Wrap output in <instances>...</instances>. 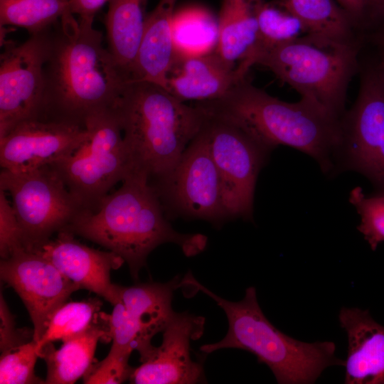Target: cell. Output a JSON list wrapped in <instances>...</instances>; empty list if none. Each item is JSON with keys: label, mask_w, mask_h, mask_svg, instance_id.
I'll list each match as a JSON object with an SVG mask.
<instances>
[{"label": "cell", "mask_w": 384, "mask_h": 384, "mask_svg": "<svg viewBox=\"0 0 384 384\" xmlns=\"http://www.w3.org/2000/svg\"><path fill=\"white\" fill-rule=\"evenodd\" d=\"M92 24L68 11L50 27L39 118L85 127L91 116L114 107L132 80Z\"/></svg>", "instance_id": "obj_1"}, {"label": "cell", "mask_w": 384, "mask_h": 384, "mask_svg": "<svg viewBox=\"0 0 384 384\" xmlns=\"http://www.w3.org/2000/svg\"><path fill=\"white\" fill-rule=\"evenodd\" d=\"M196 105L236 125L268 151L279 145L294 148L313 158L326 174L338 162L341 119L305 98L281 100L246 77L223 97Z\"/></svg>", "instance_id": "obj_2"}, {"label": "cell", "mask_w": 384, "mask_h": 384, "mask_svg": "<svg viewBox=\"0 0 384 384\" xmlns=\"http://www.w3.org/2000/svg\"><path fill=\"white\" fill-rule=\"evenodd\" d=\"M95 242L119 255L137 280L149 253L172 242L194 256L203 250L207 238L176 231L163 213L160 198L142 171H133L116 191L107 194L95 211L80 214L65 230Z\"/></svg>", "instance_id": "obj_3"}, {"label": "cell", "mask_w": 384, "mask_h": 384, "mask_svg": "<svg viewBox=\"0 0 384 384\" xmlns=\"http://www.w3.org/2000/svg\"><path fill=\"white\" fill-rule=\"evenodd\" d=\"M134 171L167 176L200 132L206 113L156 83L132 80L113 107Z\"/></svg>", "instance_id": "obj_4"}, {"label": "cell", "mask_w": 384, "mask_h": 384, "mask_svg": "<svg viewBox=\"0 0 384 384\" xmlns=\"http://www.w3.org/2000/svg\"><path fill=\"white\" fill-rule=\"evenodd\" d=\"M182 286L201 291L224 311L228 331L220 341L206 343L200 349L206 353L223 348H238L254 354L267 365L279 384L314 383L328 367L344 366L336 356L332 341L306 343L294 339L275 328L262 312L254 287L245 290L239 302H230L212 292L191 273L181 280Z\"/></svg>", "instance_id": "obj_5"}, {"label": "cell", "mask_w": 384, "mask_h": 384, "mask_svg": "<svg viewBox=\"0 0 384 384\" xmlns=\"http://www.w3.org/2000/svg\"><path fill=\"white\" fill-rule=\"evenodd\" d=\"M359 41L306 33L263 52L256 64L272 71L301 96L341 119L347 90L359 70Z\"/></svg>", "instance_id": "obj_6"}, {"label": "cell", "mask_w": 384, "mask_h": 384, "mask_svg": "<svg viewBox=\"0 0 384 384\" xmlns=\"http://www.w3.org/2000/svg\"><path fill=\"white\" fill-rule=\"evenodd\" d=\"M85 127L89 139L72 155L50 166L85 208L95 211L112 187L134 169L113 107L91 116Z\"/></svg>", "instance_id": "obj_7"}, {"label": "cell", "mask_w": 384, "mask_h": 384, "mask_svg": "<svg viewBox=\"0 0 384 384\" xmlns=\"http://www.w3.org/2000/svg\"><path fill=\"white\" fill-rule=\"evenodd\" d=\"M0 189L8 191L25 250H31L65 231L87 210L50 166L22 173L2 169Z\"/></svg>", "instance_id": "obj_8"}, {"label": "cell", "mask_w": 384, "mask_h": 384, "mask_svg": "<svg viewBox=\"0 0 384 384\" xmlns=\"http://www.w3.org/2000/svg\"><path fill=\"white\" fill-rule=\"evenodd\" d=\"M50 28L30 35L18 44L3 41L0 57V138L18 123L41 115Z\"/></svg>", "instance_id": "obj_9"}, {"label": "cell", "mask_w": 384, "mask_h": 384, "mask_svg": "<svg viewBox=\"0 0 384 384\" xmlns=\"http://www.w3.org/2000/svg\"><path fill=\"white\" fill-rule=\"evenodd\" d=\"M203 126L228 216L251 220L257 178L269 151L238 127L220 117L206 113Z\"/></svg>", "instance_id": "obj_10"}, {"label": "cell", "mask_w": 384, "mask_h": 384, "mask_svg": "<svg viewBox=\"0 0 384 384\" xmlns=\"http://www.w3.org/2000/svg\"><path fill=\"white\" fill-rule=\"evenodd\" d=\"M338 161L384 191V85L375 68L362 73L358 97L342 117Z\"/></svg>", "instance_id": "obj_11"}, {"label": "cell", "mask_w": 384, "mask_h": 384, "mask_svg": "<svg viewBox=\"0 0 384 384\" xmlns=\"http://www.w3.org/2000/svg\"><path fill=\"white\" fill-rule=\"evenodd\" d=\"M150 184L159 198H164L187 216L210 221L228 217L203 124L173 171Z\"/></svg>", "instance_id": "obj_12"}, {"label": "cell", "mask_w": 384, "mask_h": 384, "mask_svg": "<svg viewBox=\"0 0 384 384\" xmlns=\"http://www.w3.org/2000/svg\"><path fill=\"white\" fill-rule=\"evenodd\" d=\"M0 276L24 304L36 342L44 334L54 311L79 290L50 261L25 249L1 260Z\"/></svg>", "instance_id": "obj_13"}, {"label": "cell", "mask_w": 384, "mask_h": 384, "mask_svg": "<svg viewBox=\"0 0 384 384\" xmlns=\"http://www.w3.org/2000/svg\"><path fill=\"white\" fill-rule=\"evenodd\" d=\"M90 137L86 127L55 120H24L0 138L2 169L22 173L72 155Z\"/></svg>", "instance_id": "obj_14"}, {"label": "cell", "mask_w": 384, "mask_h": 384, "mask_svg": "<svg viewBox=\"0 0 384 384\" xmlns=\"http://www.w3.org/2000/svg\"><path fill=\"white\" fill-rule=\"evenodd\" d=\"M205 319L188 313H174L162 331V342L153 346L129 381L134 384H191L202 381L203 368L191 356V341L203 335Z\"/></svg>", "instance_id": "obj_15"}, {"label": "cell", "mask_w": 384, "mask_h": 384, "mask_svg": "<svg viewBox=\"0 0 384 384\" xmlns=\"http://www.w3.org/2000/svg\"><path fill=\"white\" fill-rule=\"evenodd\" d=\"M30 251L50 261L79 289L94 292L112 305L120 301V285L111 282L110 273L124 261L113 252L86 246L66 231Z\"/></svg>", "instance_id": "obj_16"}, {"label": "cell", "mask_w": 384, "mask_h": 384, "mask_svg": "<svg viewBox=\"0 0 384 384\" xmlns=\"http://www.w3.org/2000/svg\"><path fill=\"white\" fill-rule=\"evenodd\" d=\"M338 320L348 343L344 383L384 384V326L355 307H342Z\"/></svg>", "instance_id": "obj_17"}, {"label": "cell", "mask_w": 384, "mask_h": 384, "mask_svg": "<svg viewBox=\"0 0 384 384\" xmlns=\"http://www.w3.org/2000/svg\"><path fill=\"white\" fill-rule=\"evenodd\" d=\"M174 65H177L176 70L169 74L167 90L182 102L221 98L239 80L246 78L216 50L179 59Z\"/></svg>", "instance_id": "obj_18"}, {"label": "cell", "mask_w": 384, "mask_h": 384, "mask_svg": "<svg viewBox=\"0 0 384 384\" xmlns=\"http://www.w3.org/2000/svg\"><path fill=\"white\" fill-rule=\"evenodd\" d=\"M180 281L174 278L166 283L120 285V301L125 306L127 319L137 335V351L140 359L151 350L152 338L164 330L174 315L171 301L175 289L181 287Z\"/></svg>", "instance_id": "obj_19"}, {"label": "cell", "mask_w": 384, "mask_h": 384, "mask_svg": "<svg viewBox=\"0 0 384 384\" xmlns=\"http://www.w3.org/2000/svg\"><path fill=\"white\" fill-rule=\"evenodd\" d=\"M177 0H159L145 17L142 37L132 78L156 83L167 90L169 74L176 63L173 24Z\"/></svg>", "instance_id": "obj_20"}, {"label": "cell", "mask_w": 384, "mask_h": 384, "mask_svg": "<svg viewBox=\"0 0 384 384\" xmlns=\"http://www.w3.org/2000/svg\"><path fill=\"white\" fill-rule=\"evenodd\" d=\"M264 0H222L218 21L216 51L247 76L255 65L257 50L258 14Z\"/></svg>", "instance_id": "obj_21"}, {"label": "cell", "mask_w": 384, "mask_h": 384, "mask_svg": "<svg viewBox=\"0 0 384 384\" xmlns=\"http://www.w3.org/2000/svg\"><path fill=\"white\" fill-rule=\"evenodd\" d=\"M109 341L105 324L95 323L80 334L63 341L58 349L48 343L38 351L47 366L45 383L72 384L83 377L94 363L97 344Z\"/></svg>", "instance_id": "obj_22"}, {"label": "cell", "mask_w": 384, "mask_h": 384, "mask_svg": "<svg viewBox=\"0 0 384 384\" xmlns=\"http://www.w3.org/2000/svg\"><path fill=\"white\" fill-rule=\"evenodd\" d=\"M145 0H110L105 18L107 48L131 76L140 46Z\"/></svg>", "instance_id": "obj_23"}, {"label": "cell", "mask_w": 384, "mask_h": 384, "mask_svg": "<svg viewBox=\"0 0 384 384\" xmlns=\"http://www.w3.org/2000/svg\"><path fill=\"white\" fill-rule=\"evenodd\" d=\"M277 3L298 18L308 33L358 41L355 34L357 25L335 0H277Z\"/></svg>", "instance_id": "obj_24"}, {"label": "cell", "mask_w": 384, "mask_h": 384, "mask_svg": "<svg viewBox=\"0 0 384 384\" xmlns=\"http://www.w3.org/2000/svg\"><path fill=\"white\" fill-rule=\"evenodd\" d=\"M218 41V21L207 11L190 8L175 14L173 43L176 61L215 51Z\"/></svg>", "instance_id": "obj_25"}, {"label": "cell", "mask_w": 384, "mask_h": 384, "mask_svg": "<svg viewBox=\"0 0 384 384\" xmlns=\"http://www.w3.org/2000/svg\"><path fill=\"white\" fill-rule=\"evenodd\" d=\"M68 11L69 0H0V25L36 34L50 28Z\"/></svg>", "instance_id": "obj_26"}, {"label": "cell", "mask_w": 384, "mask_h": 384, "mask_svg": "<svg viewBox=\"0 0 384 384\" xmlns=\"http://www.w3.org/2000/svg\"><path fill=\"white\" fill-rule=\"evenodd\" d=\"M102 302L94 298L65 302L51 316L46 329L37 342V352L48 343L63 342L84 332L100 318Z\"/></svg>", "instance_id": "obj_27"}, {"label": "cell", "mask_w": 384, "mask_h": 384, "mask_svg": "<svg viewBox=\"0 0 384 384\" xmlns=\"http://www.w3.org/2000/svg\"><path fill=\"white\" fill-rule=\"evenodd\" d=\"M257 23L255 64L260 55L267 49L308 33L302 21L277 3L263 1L259 11Z\"/></svg>", "instance_id": "obj_28"}, {"label": "cell", "mask_w": 384, "mask_h": 384, "mask_svg": "<svg viewBox=\"0 0 384 384\" xmlns=\"http://www.w3.org/2000/svg\"><path fill=\"white\" fill-rule=\"evenodd\" d=\"M349 201L361 217L357 229L371 250H375L384 242V191L366 195L358 186L351 191Z\"/></svg>", "instance_id": "obj_29"}, {"label": "cell", "mask_w": 384, "mask_h": 384, "mask_svg": "<svg viewBox=\"0 0 384 384\" xmlns=\"http://www.w3.org/2000/svg\"><path fill=\"white\" fill-rule=\"evenodd\" d=\"M38 358L37 342L33 339L1 352L0 383H45L34 373Z\"/></svg>", "instance_id": "obj_30"}, {"label": "cell", "mask_w": 384, "mask_h": 384, "mask_svg": "<svg viewBox=\"0 0 384 384\" xmlns=\"http://www.w3.org/2000/svg\"><path fill=\"white\" fill-rule=\"evenodd\" d=\"M132 351L112 345L107 356L93 363L83 376L85 384H119L129 380L134 368L129 365Z\"/></svg>", "instance_id": "obj_31"}, {"label": "cell", "mask_w": 384, "mask_h": 384, "mask_svg": "<svg viewBox=\"0 0 384 384\" xmlns=\"http://www.w3.org/2000/svg\"><path fill=\"white\" fill-rule=\"evenodd\" d=\"M24 249L21 228L5 191L0 189V255L6 259Z\"/></svg>", "instance_id": "obj_32"}, {"label": "cell", "mask_w": 384, "mask_h": 384, "mask_svg": "<svg viewBox=\"0 0 384 384\" xmlns=\"http://www.w3.org/2000/svg\"><path fill=\"white\" fill-rule=\"evenodd\" d=\"M0 321L1 353L33 339V329L29 331L16 328L14 316L10 311L1 292L0 296Z\"/></svg>", "instance_id": "obj_33"}, {"label": "cell", "mask_w": 384, "mask_h": 384, "mask_svg": "<svg viewBox=\"0 0 384 384\" xmlns=\"http://www.w3.org/2000/svg\"><path fill=\"white\" fill-rule=\"evenodd\" d=\"M110 0H69L70 11L78 19L93 23L97 12Z\"/></svg>", "instance_id": "obj_34"}, {"label": "cell", "mask_w": 384, "mask_h": 384, "mask_svg": "<svg viewBox=\"0 0 384 384\" xmlns=\"http://www.w3.org/2000/svg\"><path fill=\"white\" fill-rule=\"evenodd\" d=\"M384 31V0H366L363 26Z\"/></svg>", "instance_id": "obj_35"}, {"label": "cell", "mask_w": 384, "mask_h": 384, "mask_svg": "<svg viewBox=\"0 0 384 384\" xmlns=\"http://www.w3.org/2000/svg\"><path fill=\"white\" fill-rule=\"evenodd\" d=\"M353 19L357 26H363L366 0H335Z\"/></svg>", "instance_id": "obj_36"}, {"label": "cell", "mask_w": 384, "mask_h": 384, "mask_svg": "<svg viewBox=\"0 0 384 384\" xmlns=\"http://www.w3.org/2000/svg\"><path fill=\"white\" fill-rule=\"evenodd\" d=\"M370 38L375 44L384 50V31L373 32Z\"/></svg>", "instance_id": "obj_37"}, {"label": "cell", "mask_w": 384, "mask_h": 384, "mask_svg": "<svg viewBox=\"0 0 384 384\" xmlns=\"http://www.w3.org/2000/svg\"><path fill=\"white\" fill-rule=\"evenodd\" d=\"M375 68L379 78L380 79L383 85H384V50L382 53L380 59Z\"/></svg>", "instance_id": "obj_38"}]
</instances>
